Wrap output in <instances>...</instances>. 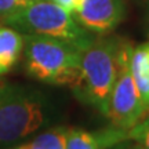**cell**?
I'll list each match as a JSON object with an SVG mask.
<instances>
[{
	"label": "cell",
	"mask_w": 149,
	"mask_h": 149,
	"mask_svg": "<svg viewBox=\"0 0 149 149\" xmlns=\"http://www.w3.org/2000/svg\"><path fill=\"white\" fill-rule=\"evenodd\" d=\"M148 36H149V28H148Z\"/></svg>",
	"instance_id": "15"
},
{
	"label": "cell",
	"mask_w": 149,
	"mask_h": 149,
	"mask_svg": "<svg viewBox=\"0 0 149 149\" xmlns=\"http://www.w3.org/2000/svg\"><path fill=\"white\" fill-rule=\"evenodd\" d=\"M130 70L145 112L149 115V40L133 47L130 55Z\"/></svg>",
	"instance_id": "8"
},
{
	"label": "cell",
	"mask_w": 149,
	"mask_h": 149,
	"mask_svg": "<svg viewBox=\"0 0 149 149\" xmlns=\"http://www.w3.org/2000/svg\"><path fill=\"white\" fill-rule=\"evenodd\" d=\"M3 25L11 26L24 35H40L69 42L86 48L94 36L84 31L69 11L51 0H32L24 8L1 18Z\"/></svg>",
	"instance_id": "4"
},
{
	"label": "cell",
	"mask_w": 149,
	"mask_h": 149,
	"mask_svg": "<svg viewBox=\"0 0 149 149\" xmlns=\"http://www.w3.org/2000/svg\"><path fill=\"white\" fill-rule=\"evenodd\" d=\"M32 0H0V18L14 14L15 11L24 8Z\"/></svg>",
	"instance_id": "12"
},
{
	"label": "cell",
	"mask_w": 149,
	"mask_h": 149,
	"mask_svg": "<svg viewBox=\"0 0 149 149\" xmlns=\"http://www.w3.org/2000/svg\"><path fill=\"white\" fill-rule=\"evenodd\" d=\"M25 72L42 83L72 86L79 74L81 48L61 39L24 35Z\"/></svg>",
	"instance_id": "3"
},
{
	"label": "cell",
	"mask_w": 149,
	"mask_h": 149,
	"mask_svg": "<svg viewBox=\"0 0 149 149\" xmlns=\"http://www.w3.org/2000/svg\"><path fill=\"white\" fill-rule=\"evenodd\" d=\"M72 15L87 32L107 35L124 19L126 6L123 0H80Z\"/></svg>",
	"instance_id": "6"
},
{
	"label": "cell",
	"mask_w": 149,
	"mask_h": 149,
	"mask_svg": "<svg viewBox=\"0 0 149 149\" xmlns=\"http://www.w3.org/2000/svg\"><path fill=\"white\" fill-rule=\"evenodd\" d=\"M127 141H133L142 149H149V115L128 130Z\"/></svg>",
	"instance_id": "11"
},
{
	"label": "cell",
	"mask_w": 149,
	"mask_h": 149,
	"mask_svg": "<svg viewBox=\"0 0 149 149\" xmlns=\"http://www.w3.org/2000/svg\"><path fill=\"white\" fill-rule=\"evenodd\" d=\"M1 86H3V84H1V83H0V88H1Z\"/></svg>",
	"instance_id": "16"
},
{
	"label": "cell",
	"mask_w": 149,
	"mask_h": 149,
	"mask_svg": "<svg viewBox=\"0 0 149 149\" xmlns=\"http://www.w3.org/2000/svg\"><path fill=\"white\" fill-rule=\"evenodd\" d=\"M131 50V43L124 40L119 58L117 76L109 97L108 111L105 115L111 123V127L122 131H128L148 116L130 70Z\"/></svg>",
	"instance_id": "5"
},
{
	"label": "cell",
	"mask_w": 149,
	"mask_h": 149,
	"mask_svg": "<svg viewBox=\"0 0 149 149\" xmlns=\"http://www.w3.org/2000/svg\"><path fill=\"white\" fill-rule=\"evenodd\" d=\"M127 141V131L109 127L102 131H87L83 128L66 130V149H108Z\"/></svg>",
	"instance_id": "7"
},
{
	"label": "cell",
	"mask_w": 149,
	"mask_h": 149,
	"mask_svg": "<svg viewBox=\"0 0 149 149\" xmlns=\"http://www.w3.org/2000/svg\"><path fill=\"white\" fill-rule=\"evenodd\" d=\"M66 130L64 126H58L40 131L29 141L31 149H66Z\"/></svg>",
	"instance_id": "10"
},
{
	"label": "cell",
	"mask_w": 149,
	"mask_h": 149,
	"mask_svg": "<svg viewBox=\"0 0 149 149\" xmlns=\"http://www.w3.org/2000/svg\"><path fill=\"white\" fill-rule=\"evenodd\" d=\"M123 42L117 37H94L81 50L79 74L70 86L79 101L95 108L104 116L117 76Z\"/></svg>",
	"instance_id": "2"
},
{
	"label": "cell",
	"mask_w": 149,
	"mask_h": 149,
	"mask_svg": "<svg viewBox=\"0 0 149 149\" xmlns=\"http://www.w3.org/2000/svg\"><path fill=\"white\" fill-rule=\"evenodd\" d=\"M53 104L26 86L0 88V149L15 146L43 131L53 120Z\"/></svg>",
	"instance_id": "1"
},
{
	"label": "cell",
	"mask_w": 149,
	"mask_h": 149,
	"mask_svg": "<svg viewBox=\"0 0 149 149\" xmlns=\"http://www.w3.org/2000/svg\"><path fill=\"white\" fill-rule=\"evenodd\" d=\"M6 149H31V145H29V141H25L22 144H18L15 146H10V148H6Z\"/></svg>",
	"instance_id": "13"
},
{
	"label": "cell",
	"mask_w": 149,
	"mask_h": 149,
	"mask_svg": "<svg viewBox=\"0 0 149 149\" xmlns=\"http://www.w3.org/2000/svg\"><path fill=\"white\" fill-rule=\"evenodd\" d=\"M24 33L14 28L0 26V76L8 73L24 53Z\"/></svg>",
	"instance_id": "9"
},
{
	"label": "cell",
	"mask_w": 149,
	"mask_h": 149,
	"mask_svg": "<svg viewBox=\"0 0 149 149\" xmlns=\"http://www.w3.org/2000/svg\"><path fill=\"white\" fill-rule=\"evenodd\" d=\"M123 149H142V148L134 142V145H130V146H127V148H123Z\"/></svg>",
	"instance_id": "14"
}]
</instances>
